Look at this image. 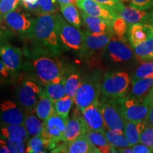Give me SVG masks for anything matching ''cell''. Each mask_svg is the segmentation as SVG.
<instances>
[{
	"instance_id": "b9f144b4",
	"label": "cell",
	"mask_w": 153,
	"mask_h": 153,
	"mask_svg": "<svg viewBox=\"0 0 153 153\" xmlns=\"http://www.w3.org/2000/svg\"><path fill=\"white\" fill-rule=\"evenodd\" d=\"M94 1L111 7L115 10L117 11L118 13L125 7L121 0H94Z\"/></svg>"
},
{
	"instance_id": "d6a6232c",
	"label": "cell",
	"mask_w": 153,
	"mask_h": 153,
	"mask_svg": "<svg viewBox=\"0 0 153 153\" xmlns=\"http://www.w3.org/2000/svg\"><path fill=\"white\" fill-rule=\"evenodd\" d=\"M104 133L110 144L117 149L131 147V145L130 144L124 133H116V132L111 131L106 128Z\"/></svg>"
},
{
	"instance_id": "816d5d0a",
	"label": "cell",
	"mask_w": 153,
	"mask_h": 153,
	"mask_svg": "<svg viewBox=\"0 0 153 153\" xmlns=\"http://www.w3.org/2000/svg\"><path fill=\"white\" fill-rule=\"evenodd\" d=\"M146 96H147V97H150V98L153 99V87L150 89V91H149V93Z\"/></svg>"
},
{
	"instance_id": "d6986e66",
	"label": "cell",
	"mask_w": 153,
	"mask_h": 153,
	"mask_svg": "<svg viewBox=\"0 0 153 153\" xmlns=\"http://www.w3.org/2000/svg\"><path fill=\"white\" fill-rule=\"evenodd\" d=\"M87 127L82 116H73L67 121L65 130L63 134L62 142L68 143L72 142L80 135L86 133Z\"/></svg>"
},
{
	"instance_id": "f1b7e54d",
	"label": "cell",
	"mask_w": 153,
	"mask_h": 153,
	"mask_svg": "<svg viewBox=\"0 0 153 153\" xmlns=\"http://www.w3.org/2000/svg\"><path fill=\"white\" fill-rule=\"evenodd\" d=\"M59 4L61 14L67 22L78 28L81 27L82 25L81 15L74 4Z\"/></svg>"
},
{
	"instance_id": "5bb4252c",
	"label": "cell",
	"mask_w": 153,
	"mask_h": 153,
	"mask_svg": "<svg viewBox=\"0 0 153 153\" xmlns=\"http://www.w3.org/2000/svg\"><path fill=\"white\" fill-rule=\"evenodd\" d=\"M23 52L19 48L6 42L0 46V57L13 74L18 73L23 67Z\"/></svg>"
},
{
	"instance_id": "7c38bea8",
	"label": "cell",
	"mask_w": 153,
	"mask_h": 153,
	"mask_svg": "<svg viewBox=\"0 0 153 153\" xmlns=\"http://www.w3.org/2000/svg\"><path fill=\"white\" fill-rule=\"evenodd\" d=\"M3 19L11 31L26 36L33 22V19L20 7L3 15Z\"/></svg>"
},
{
	"instance_id": "f907efd6",
	"label": "cell",
	"mask_w": 153,
	"mask_h": 153,
	"mask_svg": "<svg viewBox=\"0 0 153 153\" xmlns=\"http://www.w3.org/2000/svg\"><path fill=\"white\" fill-rule=\"evenodd\" d=\"M21 1L28 4H36L38 1V0H21Z\"/></svg>"
},
{
	"instance_id": "f6af8a7d",
	"label": "cell",
	"mask_w": 153,
	"mask_h": 153,
	"mask_svg": "<svg viewBox=\"0 0 153 153\" xmlns=\"http://www.w3.org/2000/svg\"><path fill=\"white\" fill-rule=\"evenodd\" d=\"M11 74H13L7 68V67L5 65L1 57H0V78H1V79H7Z\"/></svg>"
},
{
	"instance_id": "bcb514c9",
	"label": "cell",
	"mask_w": 153,
	"mask_h": 153,
	"mask_svg": "<svg viewBox=\"0 0 153 153\" xmlns=\"http://www.w3.org/2000/svg\"><path fill=\"white\" fill-rule=\"evenodd\" d=\"M9 36V33L8 30H4L0 29V46L7 42V40L8 39Z\"/></svg>"
},
{
	"instance_id": "db71d44e",
	"label": "cell",
	"mask_w": 153,
	"mask_h": 153,
	"mask_svg": "<svg viewBox=\"0 0 153 153\" xmlns=\"http://www.w3.org/2000/svg\"><path fill=\"white\" fill-rule=\"evenodd\" d=\"M150 26H152V29H153V24H152V25H150Z\"/></svg>"
},
{
	"instance_id": "f546056e",
	"label": "cell",
	"mask_w": 153,
	"mask_h": 153,
	"mask_svg": "<svg viewBox=\"0 0 153 153\" xmlns=\"http://www.w3.org/2000/svg\"><path fill=\"white\" fill-rule=\"evenodd\" d=\"M24 125L30 136H41L43 129V123L37 116L33 113L26 114Z\"/></svg>"
},
{
	"instance_id": "ac0fdd59",
	"label": "cell",
	"mask_w": 153,
	"mask_h": 153,
	"mask_svg": "<svg viewBox=\"0 0 153 153\" xmlns=\"http://www.w3.org/2000/svg\"><path fill=\"white\" fill-rule=\"evenodd\" d=\"M119 15L128 25L137 23L153 24V11L140 10L130 6L124 7L119 12Z\"/></svg>"
},
{
	"instance_id": "7402d4cb",
	"label": "cell",
	"mask_w": 153,
	"mask_h": 153,
	"mask_svg": "<svg viewBox=\"0 0 153 153\" xmlns=\"http://www.w3.org/2000/svg\"><path fill=\"white\" fill-rule=\"evenodd\" d=\"M85 134L99 152H118L117 148L110 144L102 132L91 131L87 128Z\"/></svg>"
},
{
	"instance_id": "c3c4849f",
	"label": "cell",
	"mask_w": 153,
	"mask_h": 153,
	"mask_svg": "<svg viewBox=\"0 0 153 153\" xmlns=\"http://www.w3.org/2000/svg\"><path fill=\"white\" fill-rule=\"evenodd\" d=\"M77 0H56L57 2L63 4H76Z\"/></svg>"
},
{
	"instance_id": "1f68e13d",
	"label": "cell",
	"mask_w": 153,
	"mask_h": 153,
	"mask_svg": "<svg viewBox=\"0 0 153 153\" xmlns=\"http://www.w3.org/2000/svg\"><path fill=\"white\" fill-rule=\"evenodd\" d=\"M74 102V98L65 95L58 100L55 101V112L64 119H69L68 116Z\"/></svg>"
},
{
	"instance_id": "2e32d148",
	"label": "cell",
	"mask_w": 153,
	"mask_h": 153,
	"mask_svg": "<svg viewBox=\"0 0 153 153\" xmlns=\"http://www.w3.org/2000/svg\"><path fill=\"white\" fill-rule=\"evenodd\" d=\"M81 112L88 129L104 133L106 126L101 111L99 99L82 109Z\"/></svg>"
},
{
	"instance_id": "9a60e30c",
	"label": "cell",
	"mask_w": 153,
	"mask_h": 153,
	"mask_svg": "<svg viewBox=\"0 0 153 153\" xmlns=\"http://www.w3.org/2000/svg\"><path fill=\"white\" fill-rule=\"evenodd\" d=\"M23 107L11 100L0 103V121L5 124H24L26 114Z\"/></svg>"
},
{
	"instance_id": "f5cc1de1",
	"label": "cell",
	"mask_w": 153,
	"mask_h": 153,
	"mask_svg": "<svg viewBox=\"0 0 153 153\" xmlns=\"http://www.w3.org/2000/svg\"><path fill=\"white\" fill-rule=\"evenodd\" d=\"M122 1H125V2H127V1H131V0H121Z\"/></svg>"
},
{
	"instance_id": "4dcf8cb0",
	"label": "cell",
	"mask_w": 153,
	"mask_h": 153,
	"mask_svg": "<svg viewBox=\"0 0 153 153\" xmlns=\"http://www.w3.org/2000/svg\"><path fill=\"white\" fill-rule=\"evenodd\" d=\"M65 78L64 77L59 82H53L44 85V92L53 101V103L66 95L65 91Z\"/></svg>"
},
{
	"instance_id": "4fadbf2b",
	"label": "cell",
	"mask_w": 153,
	"mask_h": 153,
	"mask_svg": "<svg viewBox=\"0 0 153 153\" xmlns=\"http://www.w3.org/2000/svg\"><path fill=\"white\" fill-rule=\"evenodd\" d=\"M76 5L86 14L111 22L120 16L114 9L94 0H77Z\"/></svg>"
},
{
	"instance_id": "681fc988",
	"label": "cell",
	"mask_w": 153,
	"mask_h": 153,
	"mask_svg": "<svg viewBox=\"0 0 153 153\" xmlns=\"http://www.w3.org/2000/svg\"><path fill=\"white\" fill-rule=\"evenodd\" d=\"M118 152H123V153H133V151L132 150L131 147H128V148H118Z\"/></svg>"
},
{
	"instance_id": "e0dca14e",
	"label": "cell",
	"mask_w": 153,
	"mask_h": 153,
	"mask_svg": "<svg viewBox=\"0 0 153 153\" xmlns=\"http://www.w3.org/2000/svg\"><path fill=\"white\" fill-rule=\"evenodd\" d=\"M79 13L84 26L89 32L93 33H109L115 35L112 29L111 21L91 16L82 10Z\"/></svg>"
},
{
	"instance_id": "d590c367",
	"label": "cell",
	"mask_w": 153,
	"mask_h": 153,
	"mask_svg": "<svg viewBox=\"0 0 153 153\" xmlns=\"http://www.w3.org/2000/svg\"><path fill=\"white\" fill-rule=\"evenodd\" d=\"M128 24L121 16H119L112 22V29L116 37L120 39H126L125 35L127 33Z\"/></svg>"
},
{
	"instance_id": "484cf974",
	"label": "cell",
	"mask_w": 153,
	"mask_h": 153,
	"mask_svg": "<svg viewBox=\"0 0 153 153\" xmlns=\"http://www.w3.org/2000/svg\"><path fill=\"white\" fill-rule=\"evenodd\" d=\"M149 24L137 23L128 25L127 36L131 45H137L147 39L148 37Z\"/></svg>"
},
{
	"instance_id": "7a4b0ae2",
	"label": "cell",
	"mask_w": 153,
	"mask_h": 153,
	"mask_svg": "<svg viewBox=\"0 0 153 153\" xmlns=\"http://www.w3.org/2000/svg\"><path fill=\"white\" fill-rule=\"evenodd\" d=\"M26 38L36 45L48 50L59 56L61 48L57 33V24L55 14H41L33 19V24Z\"/></svg>"
},
{
	"instance_id": "e575fe53",
	"label": "cell",
	"mask_w": 153,
	"mask_h": 153,
	"mask_svg": "<svg viewBox=\"0 0 153 153\" xmlns=\"http://www.w3.org/2000/svg\"><path fill=\"white\" fill-rule=\"evenodd\" d=\"M153 78V60L143 62L132 76L131 82L142 78Z\"/></svg>"
},
{
	"instance_id": "30bf717a",
	"label": "cell",
	"mask_w": 153,
	"mask_h": 153,
	"mask_svg": "<svg viewBox=\"0 0 153 153\" xmlns=\"http://www.w3.org/2000/svg\"><path fill=\"white\" fill-rule=\"evenodd\" d=\"M100 108L106 128L116 133H123L125 118L122 116L117 100L102 97Z\"/></svg>"
},
{
	"instance_id": "8992f818",
	"label": "cell",
	"mask_w": 153,
	"mask_h": 153,
	"mask_svg": "<svg viewBox=\"0 0 153 153\" xmlns=\"http://www.w3.org/2000/svg\"><path fill=\"white\" fill-rule=\"evenodd\" d=\"M42 89L41 82L36 78L28 77L22 82L17 90V97L26 114L35 112Z\"/></svg>"
},
{
	"instance_id": "6da1fadb",
	"label": "cell",
	"mask_w": 153,
	"mask_h": 153,
	"mask_svg": "<svg viewBox=\"0 0 153 153\" xmlns=\"http://www.w3.org/2000/svg\"><path fill=\"white\" fill-rule=\"evenodd\" d=\"M24 54L28 60L29 69L41 85L59 82L65 77L64 65L48 50L33 43L31 47L24 50Z\"/></svg>"
},
{
	"instance_id": "5b68a950",
	"label": "cell",
	"mask_w": 153,
	"mask_h": 153,
	"mask_svg": "<svg viewBox=\"0 0 153 153\" xmlns=\"http://www.w3.org/2000/svg\"><path fill=\"white\" fill-rule=\"evenodd\" d=\"M57 33L60 48L68 51L79 52L83 41V32L66 22L62 16L56 13Z\"/></svg>"
},
{
	"instance_id": "4316f807",
	"label": "cell",
	"mask_w": 153,
	"mask_h": 153,
	"mask_svg": "<svg viewBox=\"0 0 153 153\" xmlns=\"http://www.w3.org/2000/svg\"><path fill=\"white\" fill-rule=\"evenodd\" d=\"M35 113L36 116L42 120L47 119L49 116L54 114L55 108L53 101L49 98L42 89L39 100L36 106Z\"/></svg>"
},
{
	"instance_id": "603a6c76",
	"label": "cell",
	"mask_w": 153,
	"mask_h": 153,
	"mask_svg": "<svg viewBox=\"0 0 153 153\" xmlns=\"http://www.w3.org/2000/svg\"><path fill=\"white\" fill-rule=\"evenodd\" d=\"M68 152L70 153H99L86 134L80 135L68 143Z\"/></svg>"
},
{
	"instance_id": "8fae6325",
	"label": "cell",
	"mask_w": 153,
	"mask_h": 153,
	"mask_svg": "<svg viewBox=\"0 0 153 153\" xmlns=\"http://www.w3.org/2000/svg\"><path fill=\"white\" fill-rule=\"evenodd\" d=\"M104 52L108 60L116 64L129 62L136 58L133 48L130 47L126 39L116 38L115 36L111 39Z\"/></svg>"
},
{
	"instance_id": "ffe728a7",
	"label": "cell",
	"mask_w": 153,
	"mask_h": 153,
	"mask_svg": "<svg viewBox=\"0 0 153 153\" xmlns=\"http://www.w3.org/2000/svg\"><path fill=\"white\" fill-rule=\"evenodd\" d=\"M0 134L3 138L15 143L27 141L30 136L24 124L2 123Z\"/></svg>"
},
{
	"instance_id": "8d00e7d4",
	"label": "cell",
	"mask_w": 153,
	"mask_h": 153,
	"mask_svg": "<svg viewBox=\"0 0 153 153\" xmlns=\"http://www.w3.org/2000/svg\"><path fill=\"white\" fill-rule=\"evenodd\" d=\"M140 143L148 147L153 152V126L146 121L145 128L140 136Z\"/></svg>"
},
{
	"instance_id": "44dd1931",
	"label": "cell",
	"mask_w": 153,
	"mask_h": 153,
	"mask_svg": "<svg viewBox=\"0 0 153 153\" xmlns=\"http://www.w3.org/2000/svg\"><path fill=\"white\" fill-rule=\"evenodd\" d=\"M135 57L141 62L153 60V29L149 25L148 37L145 41L137 45H131Z\"/></svg>"
},
{
	"instance_id": "52a82bcc",
	"label": "cell",
	"mask_w": 153,
	"mask_h": 153,
	"mask_svg": "<svg viewBox=\"0 0 153 153\" xmlns=\"http://www.w3.org/2000/svg\"><path fill=\"white\" fill-rule=\"evenodd\" d=\"M115 35L109 33H93L89 30L83 31V41L79 51L82 59L89 60L97 55L104 52L111 39Z\"/></svg>"
},
{
	"instance_id": "7dc6e473",
	"label": "cell",
	"mask_w": 153,
	"mask_h": 153,
	"mask_svg": "<svg viewBox=\"0 0 153 153\" xmlns=\"http://www.w3.org/2000/svg\"><path fill=\"white\" fill-rule=\"evenodd\" d=\"M0 152L1 153H10V150L6 145L4 139L0 138Z\"/></svg>"
},
{
	"instance_id": "d4e9b609",
	"label": "cell",
	"mask_w": 153,
	"mask_h": 153,
	"mask_svg": "<svg viewBox=\"0 0 153 153\" xmlns=\"http://www.w3.org/2000/svg\"><path fill=\"white\" fill-rule=\"evenodd\" d=\"M82 74L76 69H70L65 72V94L73 97L79 89L82 80Z\"/></svg>"
},
{
	"instance_id": "ba28073f",
	"label": "cell",
	"mask_w": 153,
	"mask_h": 153,
	"mask_svg": "<svg viewBox=\"0 0 153 153\" xmlns=\"http://www.w3.org/2000/svg\"><path fill=\"white\" fill-rule=\"evenodd\" d=\"M122 116L126 120L142 121L146 120L149 112V106L143 99H137L126 94L116 99Z\"/></svg>"
},
{
	"instance_id": "836d02e7",
	"label": "cell",
	"mask_w": 153,
	"mask_h": 153,
	"mask_svg": "<svg viewBox=\"0 0 153 153\" xmlns=\"http://www.w3.org/2000/svg\"><path fill=\"white\" fill-rule=\"evenodd\" d=\"M48 150L45 140L42 136H34L29 139L26 144V152L44 153Z\"/></svg>"
},
{
	"instance_id": "83f0119b",
	"label": "cell",
	"mask_w": 153,
	"mask_h": 153,
	"mask_svg": "<svg viewBox=\"0 0 153 153\" xmlns=\"http://www.w3.org/2000/svg\"><path fill=\"white\" fill-rule=\"evenodd\" d=\"M132 87L130 96L137 99H143L153 87V78H142L131 82Z\"/></svg>"
},
{
	"instance_id": "9c48e42d",
	"label": "cell",
	"mask_w": 153,
	"mask_h": 153,
	"mask_svg": "<svg viewBox=\"0 0 153 153\" xmlns=\"http://www.w3.org/2000/svg\"><path fill=\"white\" fill-rule=\"evenodd\" d=\"M68 120L64 119L54 113L47 119L43 120V129L41 136L45 140L48 150H53L62 141Z\"/></svg>"
},
{
	"instance_id": "74e56055",
	"label": "cell",
	"mask_w": 153,
	"mask_h": 153,
	"mask_svg": "<svg viewBox=\"0 0 153 153\" xmlns=\"http://www.w3.org/2000/svg\"><path fill=\"white\" fill-rule=\"evenodd\" d=\"M41 14H56L58 7L56 0H38Z\"/></svg>"
},
{
	"instance_id": "11a10c76",
	"label": "cell",
	"mask_w": 153,
	"mask_h": 153,
	"mask_svg": "<svg viewBox=\"0 0 153 153\" xmlns=\"http://www.w3.org/2000/svg\"><path fill=\"white\" fill-rule=\"evenodd\" d=\"M0 1H1V0H0Z\"/></svg>"
},
{
	"instance_id": "277c9868",
	"label": "cell",
	"mask_w": 153,
	"mask_h": 153,
	"mask_svg": "<svg viewBox=\"0 0 153 153\" xmlns=\"http://www.w3.org/2000/svg\"><path fill=\"white\" fill-rule=\"evenodd\" d=\"M130 82L129 74L126 72H106L101 81V94L105 98H121L127 94Z\"/></svg>"
},
{
	"instance_id": "ee69618b",
	"label": "cell",
	"mask_w": 153,
	"mask_h": 153,
	"mask_svg": "<svg viewBox=\"0 0 153 153\" xmlns=\"http://www.w3.org/2000/svg\"><path fill=\"white\" fill-rule=\"evenodd\" d=\"M132 150L133 151V153H151L153 152L147 145H145L143 143H137V144L133 145L131 146Z\"/></svg>"
},
{
	"instance_id": "3957f363",
	"label": "cell",
	"mask_w": 153,
	"mask_h": 153,
	"mask_svg": "<svg viewBox=\"0 0 153 153\" xmlns=\"http://www.w3.org/2000/svg\"><path fill=\"white\" fill-rule=\"evenodd\" d=\"M101 70L83 76L79 89L74 97V102L79 111L99 100L102 81Z\"/></svg>"
},
{
	"instance_id": "cb8c5ba5",
	"label": "cell",
	"mask_w": 153,
	"mask_h": 153,
	"mask_svg": "<svg viewBox=\"0 0 153 153\" xmlns=\"http://www.w3.org/2000/svg\"><path fill=\"white\" fill-rule=\"evenodd\" d=\"M146 120L142 121H131L125 120L123 133L132 145L140 143V136L146 125Z\"/></svg>"
},
{
	"instance_id": "7bdbcfd3",
	"label": "cell",
	"mask_w": 153,
	"mask_h": 153,
	"mask_svg": "<svg viewBox=\"0 0 153 153\" xmlns=\"http://www.w3.org/2000/svg\"><path fill=\"white\" fill-rule=\"evenodd\" d=\"M144 101L146 102V104L149 106V112L148 115V118L147 121L148 122L150 125L153 126V99L150 98V97L145 96L144 98Z\"/></svg>"
},
{
	"instance_id": "f35d334b",
	"label": "cell",
	"mask_w": 153,
	"mask_h": 153,
	"mask_svg": "<svg viewBox=\"0 0 153 153\" xmlns=\"http://www.w3.org/2000/svg\"><path fill=\"white\" fill-rule=\"evenodd\" d=\"M21 0H1L0 1V14L4 15L9 11L14 10L18 7Z\"/></svg>"
},
{
	"instance_id": "ab89813d",
	"label": "cell",
	"mask_w": 153,
	"mask_h": 153,
	"mask_svg": "<svg viewBox=\"0 0 153 153\" xmlns=\"http://www.w3.org/2000/svg\"><path fill=\"white\" fill-rule=\"evenodd\" d=\"M4 139L5 143L8 147L11 152L12 153H23L26 152V141H22L19 143H15L7 139Z\"/></svg>"
},
{
	"instance_id": "60d3db41",
	"label": "cell",
	"mask_w": 153,
	"mask_h": 153,
	"mask_svg": "<svg viewBox=\"0 0 153 153\" xmlns=\"http://www.w3.org/2000/svg\"><path fill=\"white\" fill-rule=\"evenodd\" d=\"M131 6L140 10H149L153 7V0H131Z\"/></svg>"
}]
</instances>
